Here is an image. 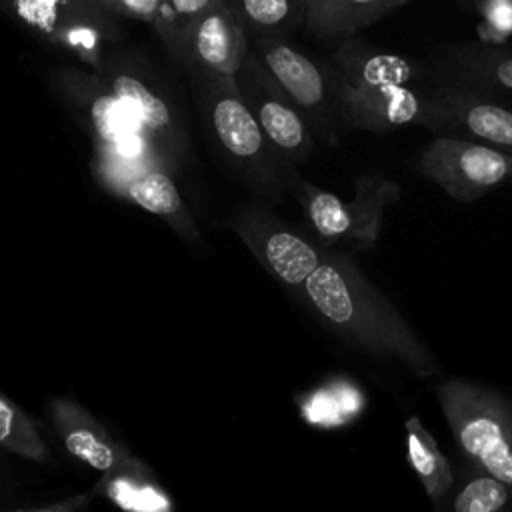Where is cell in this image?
I'll use <instances>...</instances> for the list:
<instances>
[{
  "label": "cell",
  "instance_id": "obj_1",
  "mask_svg": "<svg viewBox=\"0 0 512 512\" xmlns=\"http://www.w3.org/2000/svg\"><path fill=\"white\" fill-rule=\"evenodd\" d=\"M298 296L330 334L356 352L396 364L416 378L438 372L424 340L348 254L326 250Z\"/></svg>",
  "mask_w": 512,
  "mask_h": 512
},
{
  "label": "cell",
  "instance_id": "obj_2",
  "mask_svg": "<svg viewBox=\"0 0 512 512\" xmlns=\"http://www.w3.org/2000/svg\"><path fill=\"white\" fill-rule=\"evenodd\" d=\"M54 90L68 104L94 150V176L114 196L146 170H168L166 162L124 104L96 72L58 68L50 76Z\"/></svg>",
  "mask_w": 512,
  "mask_h": 512
},
{
  "label": "cell",
  "instance_id": "obj_3",
  "mask_svg": "<svg viewBox=\"0 0 512 512\" xmlns=\"http://www.w3.org/2000/svg\"><path fill=\"white\" fill-rule=\"evenodd\" d=\"M186 72L206 132L236 180L262 200L280 202L296 168L286 164L270 146L234 78L202 68Z\"/></svg>",
  "mask_w": 512,
  "mask_h": 512
},
{
  "label": "cell",
  "instance_id": "obj_4",
  "mask_svg": "<svg viewBox=\"0 0 512 512\" xmlns=\"http://www.w3.org/2000/svg\"><path fill=\"white\" fill-rule=\"evenodd\" d=\"M436 400L464 462L512 492V400L464 378L436 384Z\"/></svg>",
  "mask_w": 512,
  "mask_h": 512
},
{
  "label": "cell",
  "instance_id": "obj_5",
  "mask_svg": "<svg viewBox=\"0 0 512 512\" xmlns=\"http://www.w3.org/2000/svg\"><path fill=\"white\" fill-rule=\"evenodd\" d=\"M288 192L300 202L318 244L364 252L376 246L384 212L402 190L396 180L372 168L354 176V198L348 202L308 182L296 170L288 178Z\"/></svg>",
  "mask_w": 512,
  "mask_h": 512
},
{
  "label": "cell",
  "instance_id": "obj_6",
  "mask_svg": "<svg viewBox=\"0 0 512 512\" xmlns=\"http://www.w3.org/2000/svg\"><path fill=\"white\" fill-rule=\"evenodd\" d=\"M96 74L146 132L174 176L188 160L190 140L182 110L162 74L126 50H110Z\"/></svg>",
  "mask_w": 512,
  "mask_h": 512
},
{
  "label": "cell",
  "instance_id": "obj_7",
  "mask_svg": "<svg viewBox=\"0 0 512 512\" xmlns=\"http://www.w3.org/2000/svg\"><path fill=\"white\" fill-rule=\"evenodd\" d=\"M0 10L44 42L74 54L94 72L122 36L118 20L96 0H10L0 2Z\"/></svg>",
  "mask_w": 512,
  "mask_h": 512
},
{
  "label": "cell",
  "instance_id": "obj_8",
  "mask_svg": "<svg viewBox=\"0 0 512 512\" xmlns=\"http://www.w3.org/2000/svg\"><path fill=\"white\" fill-rule=\"evenodd\" d=\"M250 52L302 114L312 134L334 140L338 122V80L328 60H318L292 40H254Z\"/></svg>",
  "mask_w": 512,
  "mask_h": 512
},
{
  "label": "cell",
  "instance_id": "obj_9",
  "mask_svg": "<svg viewBox=\"0 0 512 512\" xmlns=\"http://www.w3.org/2000/svg\"><path fill=\"white\" fill-rule=\"evenodd\" d=\"M228 228L242 240L260 266L278 282L302 292L306 280L322 264L326 248L284 222L262 202L238 208L228 220Z\"/></svg>",
  "mask_w": 512,
  "mask_h": 512
},
{
  "label": "cell",
  "instance_id": "obj_10",
  "mask_svg": "<svg viewBox=\"0 0 512 512\" xmlns=\"http://www.w3.org/2000/svg\"><path fill=\"white\" fill-rule=\"evenodd\" d=\"M420 174L458 202H472L512 180V154L496 148L434 136L418 154Z\"/></svg>",
  "mask_w": 512,
  "mask_h": 512
},
{
  "label": "cell",
  "instance_id": "obj_11",
  "mask_svg": "<svg viewBox=\"0 0 512 512\" xmlns=\"http://www.w3.org/2000/svg\"><path fill=\"white\" fill-rule=\"evenodd\" d=\"M234 82L270 146L286 164L296 168L316 152V136L310 126L252 52Z\"/></svg>",
  "mask_w": 512,
  "mask_h": 512
},
{
  "label": "cell",
  "instance_id": "obj_12",
  "mask_svg": "<svg viewBox=\"0 0 512 512\" xmlns=\"http://www.w3.org/2000/svg\"><path fill=\"white\" fill-rule=\"evenodd\" d=\"M424 128L436 136H450L512 154V108L482 94L432 86L426 90Z\"/></svg>",
  "mask_w": 512,
  "mask_h": 512
},
{
  "label": "cell",
  "instance_id": "obj_13",
  "mask_svg": "<svg viewBox=\"0 0 512 512\" xmlns=\"http://www.w3.org/2000/svg\"><path fill=\"white\" fill-rule=\"evenodd\" d=\"M424 64L432 86L470 90L512 108V44H446Z\"/></svg>",
  "mask_w": 512,
  "mask_h": 512
},
{
  "label": "cell",
  "instance_id": "obj_14",
  "mask_svg": "<svg viewBox=\"0 0 512 512\" xmlns=\"http://www.w3.org/2000/svg\"><path fill=\"white\" fill-rule=\"evenodd\" d=\"M250 54V40L230 0H210L200 12L186 40V68H202L234 78Z\"/></svg>",
  "mask_w": 512,
  "mask_h": 512
},
{
  "label": "cell",
  "instance_id": "obj_15",
  "mask_svg": "<svg viewBox=\"0 0 512 512\" xmlns=\"http://www.w3.org/2000/svg\"><path fill=\"white\" fill-rule=\"evenodd\" d=\"M338 122L342 128L386 134L426 122V92L412 86L354 90L338 84Z\"/></svg>",
  "mask_w": 512,
  "mask_h": 512
},
{
  "label": "cell",
  "instance_id": "obj_16",
  "mask_svg": "<svg viewBox=\"0 0 512 512\" xmlns=\"http://www.w3.org/2000/svg\"><path fill=\"white\" fill-rule=\"evenodd\" d=\"M338 84L354 90H374L386 86H412L428 78L424 62L396 52L380 50L364 38L336 44L328 58Z\"/></svg>",
  "mask_w": 512,
  "mask_h": 512
},
{
  "label": "cell",
  "instance_id": "obj_17",
  "mask_svg": "<svg viewBox=\"0 0 512 512\" xmlns=\"http://www.w3.org/2000/svg\"><path fill=\"white\" fill-rule=\"evenodd\" d=\"M48 412L60 444L84 466L106 474L132 456L130 448L80 402L64 396L52 398Z\"/></svg>",
  "mask_w": 512,
  "mask_h": 512
},
{
  "label": "cell",
  "instance_id": "obj_18",
  "mask_svg": "<svg viewBox=\"0 0 512 512\" xmlns=\"http://www.w3.org/2000/svg\"><path fill=\"white\" fill-rule=\"evenodd\" d=\"M404 6L408 0H306L302 32L320 42L340 44Z\"/></svg>",
  "mask_w": 512,
  "mask_h": 512
},
{
  "label": "cell",
  "instance_id": "obj_19",
  "mask_svg": "<svg viewBox=\"0 0 512 512\" xmlns=\"http://www.w3.org/2000/svg\"><path fill=\"white\" fill-rule=\"evenodd\" d=\"M92 492L110 502L116 512H174V500L168 490L152 468L134 454L102 474Z\"/></svg>",
  "mask_w": 512,
  "mask_h": 512
},
{
  "label": "cell",
  "instance_id": "obj_20",
  "mask_svg": "<svg viewBox=\"0 0 512 512\" xmlns=\"http://www.w3.org/2000/svg\"><path fill=\"white\" fill-rule=\"evenodd\" d=\"M120 198L162 218L182 240L190 244L200 240V228L186 208L174 176L166 170H146L134 176Z\"/></svg>",
  "mask_w": 512,
  "mask_h": 512
},
{
  "label": "cell",
  "instance_id": "obj_21",
  "mask_svg": "<svg viewBox=\"0 0 512 512\" xmlns=\"http://www.w3.org/2000/svg\"><path fill=\"white\" fill-rule=\"evenodd\" d=\"M406 428V460L420 480L426 496L438 506L456 482V472L446 454L436 444L430 430L418 416H410L404 422Z\"/></svg>",
  "mask_w": 512,
  "mask_h": 512
},
{
  "label": "cell",
  "instance_id": "obj_22",
  "mask_svg": "<svg viewBox=\"0 0 512 512\" xmlns=\"http://www.w3.org/2000/svg\"><path fill=\"white\" fill-rule=\"evenodd\" d=\"M246 36L254 40H290L302 30L306 0H230Z\"/></svg>",
  "mask_w": 512,
  "mask_h": 512
},
{
  "label": "cell",
  "instance_id": "obj_23",
  "mask_svg": "<svg viewBox=\"0 0 512 512\" xmlns=\"http://www.w3.org/2000/svg\"><path fill=\"white\" fill-rule=\"evenodd\" d=\"M436 512H512V492L464 462Z\"/></svg>",
  "mask_w": 512,
  "mask_h": 512
},
{
  "label": "cell",
  "instance_id": "obj_24",
  "mask_svg": "<svg viewBox=\"0 0 512 512\" xmlns=\"http://www.w3.org/2000/svg\"><path fill=\"white\" fill-rule=\"evenodd\" d=\"M0 450L38 464L50 462V450L38 426L4 392H0Z\"/></svg>",
  "mask_w": 512,
  "mask_h": 512
},
{
  "label": "cell",
  "instance_id": "obj_25",
  "mask_svg": "<svg viewBox=\"0 0 512 512\" xmlns=\"http://www.w3.org/2000/svg\"><path fill=\"white\" fill-rule=\"evenodd\" d=\"M478 42L482 44H506L512 36V0H486L478 6Z\"/></svg>",
  "mask_w": 512,
  "mask_h": 512
},
{
  "label": "cell",
  "instance_id": "obj_26",
  "mask_svg": "<svg viewBox=\"0 0 512 512\" xmlns=\"http://www.w3.org/2000/svg\"><path fill=\"white\" fill-rule=\"evenodd\" d=\"M98 6L112 18L136 20L152 26L160 14L162 0H96Z\"/></svg>",
  "mask_w": 512,
  "mask_h": 512
},
{
  "label": "cell",
  "instance_id": "obj_27",
  "mask_svg": "<svg viewBox=\"0 0 512 512\" xmlns=\"http://www.w3.org/2000/svg\"><path fill=\"white\" fill-rule=\"evenodd\" d=\"M92 500H94V492L88 490V492L72 494L68 498H60L40 506H18L12 512H86Z\"/></svg>",
  "mask_w": 512,
  "mask_h": 512
},
{
  "label": "cell",
  "instance_id": "obj_28",
  "mask_svg": "<svg viewBox=\"0 0 512 512\" xmlns=\"http://www.w3.org/2000/svg\"><path fill=\"white\" fill-rule=\"evenodd\" d=\"M22 506L18 480L10 464L0 456V512H12Z\"/></svg>",
  "mask_w": 512,
  "mask_h": 512
}]
</instances>
